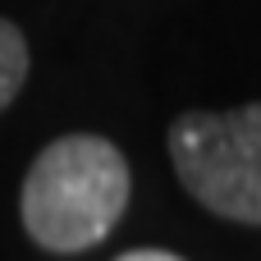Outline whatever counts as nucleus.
<instances>
[{
  "label": "nucleus",
  "instance_id": "obj_1",
  "mask_svg": "<svg viewBox=\"0 0 261 261\" xmlns=\"http://www.w3.org/2000/svg\"><path fill=\"white\" fill-rule=\"evenodd\" d=\"M128 206V161L110 138H55L28 170L18 216L46 252L96 248Z\"/></svg>",
  "mask_w": 261,
  "mask_h": 261
},
{
  "label": "nucleus",
  "instance_id": "obj_2",
  "mask_svg": "<svg viewBox=\"0 0 261 261\" xmlns=\"http://www.w3.org/2000/svg\"><path fill=\"white\" fill-rule=\"evenodd\" d=\"M170 161L206 211L261 225V101L179 115L170 128Z\"/></svg>",
  "mask_w": 261,
  "mask_h": 261
},
{
  "label": "nucleus",
  "instance_id": "obj_3",
  "mask_svg": "<svg viewBox=\"0 0 261 261\" xmlns=\"http://www.w3.org/2000/svg\"><path fill=\"white\" fill-rule=\"evenodd\" d=\"M23 78H28V41L9 18H0V110L18 96Z\"/></svg>",
  "mask_w": 261,
  "mask_h": 261
},
{
  "label": "nucleus",
  "instance_id": "obj_4",
  "mask_svg": "<svg viewBox=\"0 0 261 261\" xmlns=\"http://www.w3.org/2000/svg\"><path fill=\"white\" fill-rule=\"evenodd\" d=\"M115 261H184V257H174L165 248H133V252H124V257H115Z\"/></svg>",
  "mask_w": 261,
  "mask_h": 261
}]
</instances>
